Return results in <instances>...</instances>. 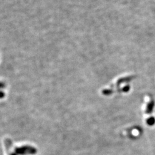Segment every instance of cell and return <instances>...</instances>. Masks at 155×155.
<instances>
[{"mask_svg": "<svg viewBox=\"0 0 155 155\" xmlns=\"http://www.w3.org/2000/svg\"><path fill=\"white\" fill-rule=\"evenodd\" d=\"M154 107H155V102L153 101H150L147 106L146 113L148 114H151L153 110Z\"/></svg>", "mask_w": 155, "mask_h": 155, "instance_id": "cell-1", "label": "cell"}, {"mask_svg": "<svg viewBox=\"0 0 155 155\" xmlns=\"http://www.w3.org/2000/svg\"><path fill=\"white\" fill-rule=\"evenodd\" d=\"M147 124L150 126H153L155 124V118L154 117H150L147 120Z\"/></svg>", "mask_w": 155, "mask_h": 155, "instance_id": "cell-2", "label": "cell"}, {"mask_svg": "<svg viewBox=\"0 0 155 155\" xmlns=\"http://www.w3.org/2000/svg\"><path fill=\"white\" fill-rule=\"evenodd\" d=\"M112 91H111L110 90H105L103 91V93L105 95H109V94H111Z\"/></svg>", "mask_w": 155, "mask_h": 155, "instance_id": "cell-3", "label": "cell"}]
</instances>
